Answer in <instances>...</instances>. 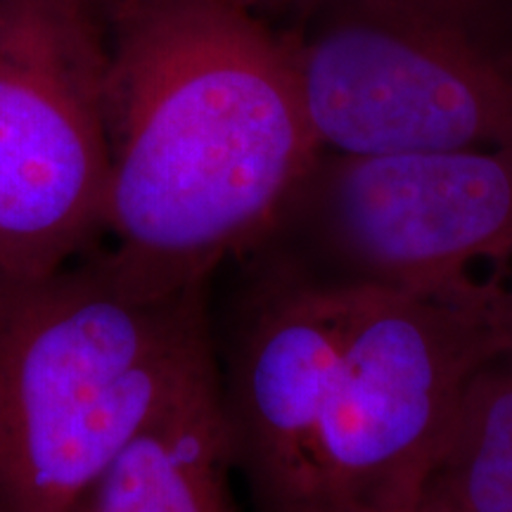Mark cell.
Masks as SVG:
<instances>
[{"mask_svg":"<svg viewBox=\"0 0 512 512\" xmlns=\"http://www.w3.org/2000/svg\"><path fill=\"white\" fill-rule=\"evenodd\" d=\"M422 501L512 512V328L467 375Z\"/></svg>","mask_w":512,"mask_h":512,"instance_id":"obj_8","label":"cell"},{"mask_svg":"<svg viewBox=\"0 0 512 512\" xmlns=\"http://www.w3.org/2000/svg\"><path fill=\"white\" fill-rule=\"evenodd\" d=\"M408 512H456V510H451V508H444V505H439V503L420 501L418 505H415L413 510H408Z\"/></svg>","mask_w":512,"mask_h":512,"instance_id":"obj_11","label":"cell"},{"mask_svg":"<svg viewBox=\"0 0 512 512\" xmlns=\"http://www.w3.org/2000/svg\"><path fill=\"white\" fill-rule=\"evenodd\" d=\"M74 3H79L83 10L91 12V15L102 24V22H105L107 12L112 10V5L117 3V0H74Z\"/></svg>","mask_w":512,"mask_h":512,"instance_id":"obj_10","label":"cell"},{"mask_svg":"<svg viewBox=\"0 0 512 512\" xmlns=\"http://www.w3.org/2000/svg\"><path fill=\"white\" fill-rule=\"evenodd\" d=\"M249 252L512 325V147L323 150Z\"/></svg>","mask_w":512,"mask_h":512,"instance_id":"obj_5","label":"cell"},{"mask_svg":"<svg viewBox=\"0 0 512 512\" xmlns=\"http://www.w3.org/2000/svg\"><path fill=\"white\" fill-rule=\"evenodd\" d=\"M219 377L145 427L74 512H240Z\"/></svg>","mask_w":512,"mask_h":512,"instance_id":"obj_7","label":"cell"},{"mask_svg":"<svg viewBox=\"0 0 512 512\" xmlns=\"http://www.w3.org/2000/svg\"><path fill=\"white\" fill-rule=\"evenodd\" d=\"M275 29L325 152L512 147V0H311Z\"/></svg>","mask_w":512,"mask_h":512,"instance_id":"obj_4","label":"cell"},{"mask_svg":"<svg viewBox=\"0 0 512 512\" xmlns=\"http://www.w3.org/2000/svg\"><path fill=\"white\" fill-rule=\"evenodd\" d=\"M228 3L252 12L254 17L264 19L271 27H280L287 19L297 15L299 10H304L311 0H228Z\"/></svg>","mask_w":512,"mask_h":512,"instance_id":"obj_9","label":"cell"},{"mask_svg":"<svg viewBox=\"0 0 512 512\" xmlns=\"http://www.w3.org/2000/svg\"><path fill=\"white\" fill-rule=\"evenodd\" d=\"M105 31L74 0H0V275L72 264L105 221Z\"/></svg>","mask_w":512,"mask_h":512,"instance_id":"obj_6","label":"cell"},{"mask_svg":"<svg viewBox=\"0 0 512 512\" xmlns=\"http://www.w3.org/2000/svg\"><path fill=\"white\" fill-rule=\"evenodd\" d=\"M102 31L107 261L145 292L207 287L323 152L290 55L228 0H117Z\"/></svg>","mask_w":512,"mask_h":512,"instance_id":"obj_2","label":"cell"},{"mask_svg":"<svg viewBox=\"0 0 512 512\" xmlns=\"http://www.w3.org/2000/svg\"><path fill=\"white\" fill-rule=\"evenodd\" d=\"M214 377L207 287L138 290L105 252L0 275V494L12 512H74L145 427Z\"/></svg>","mask_w":512,"mask_h":512,"instance_id":"obj_3","label":"cell"},{"mask_svg":"<svg viewBox=\"0 0 512 512\" xmlns=\"http://www.w3.org/2000/svg\"><path fill=\"white\" fill-rule=\"evenodd\" d=\"M0 512H12L10 503H8V498H5L3 494H0Z\"/></svg>","mask_w":512,"mask_h":512,"instance_id":"obj_12","label":"cell"},{"mask_svg":"<svg viewBox=\"0 0 512 512\" xmlns=\"http://www.w3.org/2000/svg\"><path fill=\"white\" fill-rule=\"evenodd\" d=\"M219 354L235 472L256 512H408L472 368L512 325L245 252Z\"/></svg>","mask_w":512,"mask_h":512,"instance_id":"obj_1","label":"cell"}]
</instances>
